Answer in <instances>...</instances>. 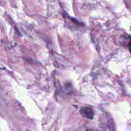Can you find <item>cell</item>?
Masks as SVG:
<instances>
[{
    "label": "cell",
    "mask_w": 131,
    "mask_h": 131,
    "mask_svg": "<svg viewBox=\"0 0 131 131\" xmlns=\"http://www.w3.org/2000/svg\"><path fill=\"white\" fill-rule=\"evenodd\" d=\"M80 112L81 115L86 118L92 119L94 116L93 110L90 107H84L80 109Z\"/></svg>",
    "instance_id": "6da1fadb"
}]
</instances>
